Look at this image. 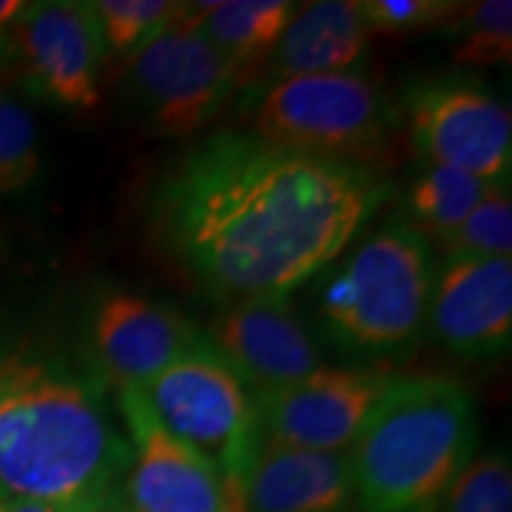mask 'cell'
<instances>
[{"instance_id":"cell-29","label":"cell","mask_w":512,"mask_h":512,"mask_svg":"<svg viewBox=\"0 0 512 512\" xmlns=\"http://www.w3.org/2000/svg\"><path fill=\"white\" fill-rule=\"evenodd\" d=\"M124 512H128V510H124Z\"/></svg>"},{"instance_id":"cell-3","label":"cell","mask_w":512,"mask_h":512,"mask_svg":"<svg viewBox=\"0 0 512 512\" xmlns=\"http://www.w3.org/2000/svg\"><path fill=\"white\" fill-rule=\"evenodd\" d=\"M479 415L456 377H399L349 448L358 512H437L477 456Z\"/></svg>"},{"instance_id":"cell-18","label":"cell","mask_w":512,"mask_h":512,"mask_svg":"<svg viewBox=\"0 0 512 512\" xmlns=\"http://www.w3.org/2000/svg\"><path fill=\"white\" fill-rule=\"evenodd\" d=\"M501 183H486L479 178L451 169V166L425 164V169L408 188L406 219L422 235L444 240L467 219L472 209Z\"/></svg>"},{"instance_id":"cell-8","label":"cell","mask_w":512,"mask_h":512,"mask_svg":"<svg viewBox=\"0 0 512 512\" xmlns=\"http://www.w3.org/2000/svg\"><path fill=\"white\" fill-rule=\"evenodd\" d=\"M408 128L427 164L451 166L486 183H508L510 110L465 76L422 79L406 88Z\"/></svg>"},{"instance_id":"cell-13","label":"cell","mask_w":512,"mask_h":512,"mask_svg":"<svg viewBox=\"0 0 512 512\" xmlns=\"http://www.w3.org/2000/svg\"><path fill=\"white\" fill-rule=\"evenodd\" d=\"M427 325L441 347L467 361L508 354L512 259L446 256L437 261Z\"/></svg>"},{"instance_id":"cell-16","label":"cell","mask_w":512,"mask_h":512,"mask_svg":"<svg viewBox=\"0 0 512 512\" xmlns=\"http://www.w3.org/2000/svg\"><path fill=\"white\" fill-rule=\"evenodd\" d=\"M370 31L358 0L299 5L268 57L273 83L299 74L349 72L366 62Z\"/></svg>"},{"instance_id":"cell-26","label":"cell","mask_w":512,"mask_h":512,"mask_svg":"<svg viewBox=\"0 0 512 512\" xmlns=\"http://www.w3.org/2000/svg\"><path fill=\"white\" fill-rule=\"evenodd\" d=\"M24 8H27V3H22V0H0V31H10Z\"/></svg>"},{"instance_id":"cell-5","label":"cell","mask_w":512,"mask_h":512,"mask_svg":"<svg viewBox=\"0 0 512 512\" xmlns=\"http://www.w3.org/2000/svg\"><path fill=\"white\" fill-rule=\"evenodd\" d=\"M392 126L380 86L358 69L275 81L252 119V133L268 143L363 166L387 145Z\"/></svg>"},{"instance_id":"cell-14","label":"cell","mask_w":512,"mask_h":512,"mask_svg":"<svg viewBox=\"0 0 512 512\" xmlns=\"http://www.w3.org/2000/svg\"><path fill=\"white\" fill-rule=\"evenodd\" d=\"M93 349L117 389H143L207 335L188 318L136 292H110L93 311Z\"/></svg>"},{"instance_id":"cell-9","label":"cell","mask_w":512,"mask_h":512,"mask_svg":"<svg viewBox=\"0 0 512 512\" xmlns=\"http://www.w3.org/2000/svg\"><path fill=\"white\" fill-rule=\"evenodd\" d=\"M119 411L133 453L124 484L128 512H249L245 484L171 437L140 389H121Z\"/></svg>"},{"instance_id":"cell-27","label":"cell","mask_w":512,"mask_h":512,"mask_svg":"<svg viewBox=\"0 0 512 512\" xmlns=\"http://www.w3.org/2000/svg\"><path fill=\"white\" fill-rule=\"evenodd\" d=\"M12 53V41L10 31H0V64L5 62V57Z\"/></svg>"},{"instance_id":"cell-7","label":"cell","mask_w":512,"mask_h":512,"mask_svg":"<svg viewBox=\"0 0 512 512\" xmlns=\"http://www.w3.org/2000/svg\"><path fill=\"white\" fill-rule=\"evenodd\" d=\"M242 76L226 53L174 15L162 34L131 55L128 95L147 128L188 138L226 110Z\"/></svg>"},{"instance_id":"cell-6","label":"cell","mask_w":512,"mask_h":512,"mask_svg":"<svg viewBox=\"0 0 512 512\" xmlns=\"http://www.w3.org/2000/svg\"><path fill=\"white\" fill-rule=\"evenodd\" d=\"M171 437L245 484L261 446L256 401L209 339L140 389Z\"/></svg>"},{"instance_id":"cell-25","label":"cell","mask_w":512,"mask_h":512,"mask_svg":"<svg viewBox=\"0 0 512 512\" xmlns=\"http://www.w3.org/2000/svg\"><path fill=\"white\" fill-rule=\"evenodd\" d=\"M0 512H57L53 505L43 503V501H34V498H19V496H10L8 501L0 503Z\"/></svg>"},{"instance_id":"cell-10","label":"cell","mask_w":512,"mask_h":512,"mask_svg":"<svg viewBox=\"0 0 512 512\" xmlns=\"http://www.w3.org/2000/svg\"><path fill=\"white\" fill-rule=\"evenodd\" d=\"M399 377L361 366H318L278 392L254 396L261 439L304 451H349Z\"/></svg>"},{"instance_id":"cell-4","label":"cell","mask_w":512,"mask_h":512,"mask_svg":"<svg viewBox=\"0 0 512 512\" xmlns=\"http://www.w3.org/2000/svg\"><path fill=\"white\" fill-rule=\"evenodd\" d=\"M313 311L330 347L351 358L408 354L427 328L437 259L406 216H392L323 271Z\"/></svg>"},{"instance_id":"cell-11","label":"cell","mask_w":512,"mask_h":512,"mask_svg":"<svg viewBox=\"0 0 512 512\" xmlns=\"http://www.w3.org/2000/svg\"><path fill=\"white\" fill-rule=\"evenodd\" d=\"M31 88L67 110H93L110 50L93 5L83 0L27 3L10 29Z\"/></svg>"},{"instance_id":"cell-20","label":"cell","mask_w":512,"mask_h":512,"mask_svg":"<svg viewBox=\"0 0 512 512\" xmlns=\"http://www.w3.org/2000/svg\"><path fill=\"white\" fill-rule=\"evenodd\" d=\"M446 256L472 259H510L512 254V200L508 183L496 185L456 230L439 240Z\"/></svg>"},{"instance_id":"cell-19","label":"cell","mask_w":512,"mask_h":512,"mask_svg":"<svg viewBox=\"0 0 512 512\" xmlns=\"http://www.w3.org/2000/svg\"><path fill=\"white\" fill-rule=\"evenodd\" d=\"M460 41L456 62L460 67H494L512 62V3L510 0H482L465 3L456 24Z\"/></svg>"},{"instance_id":"cell-21","label":"cell","mask_w":512,"mask_h":512,"mask_svg":"<svg viewBox=\"0 0 512 512\" xmlns=\"http://www.w3.org/2000/svg\"><path fill=\"white\" fill-rule=\"evenodd\" d=\"M437 512H512V463L508 451L479 453L448 486Z\"/></svg>"},{"instance_id":"cell-12","label":"cell","mask_w":512,"mask_h":512,"mask_svg":"<svg viewBox=\"0 0 512 512\" xmlns=\"http://www.w3.org/2000/svg\"><path fill=\"white\" fill-rule=\"evenodd\" d=\"M204 335L252 396L278 392L320 366L316 339L294 313L290 294L235 299Z\"/></svg>"},{"instance_id":"cell-22","label":"cell","mask_w":512,"mask_h":512,"mask_svg":"<svg viewBox=\"0 0 512 512\" xmlns=\"http://www.w3.org/2000/svg\"><path fill=\"white\" fill-rule=\"evenodd\" d=\"M91 5L107 50L117 55L138 53L169 27L178 8L169 0H95Z\"/></svg>"},{"instance_id":"cell-23","label":"cell","mask_w":512,"mask_h":512,"mask_svg":"<svg viewBox=\"0 0 512 512\" xmlns=\"http://www.w3.org/2000/svg\"><path fill=\"white\" fill-rule=\"evenodd\" d=\"M41 169L36 124L29 110L0 93V195L17 192Z\"/></svg>"},{"instance_id":"cell-1","label":"cell","mask_w":512,"mask_h":512,"mask_svg":"<svg viewBox=\"0 0 512 512\" xmlns=\"http://www.w3.org/2000/svg\"><path fill=\"white\" fill-rule=\"evenodd\" d=\"M387 195L370 166L219 131L166 169L152 209L169 252L235 302L290 294L328 271Z\"/></svg>"},{"instance_id":"cell-28","label":"cell","mask_w":512,"mask_h":512,"mask_svg":"<svg viewBox=\"0 0 512 512\" xmlns=\"http://www.w3.org/2000/svg\"><path fill=\"white\" fill-rule=\"evenodd\" d=\"M8 498H10V494H8V491L3 489V486H0V503H3V501H8Z\"/></svg>"},{"instance_id":"cell-15","label":"cell","mask_w":512,"mask_h":512,"mask_svg":"<svg viewBox=\"0 0 512 512\" xmlns=\"http://www.w3.org/2000/svg\"><path fill=\"white\" fill-rule=\"evenodd\" d=\"M249 512H358L349 451H304L261 439L245 479Z\"/></svg>"},{"instance_id":"cell-2","label":"cell","mask_w":512,"mask_h":512,"mask_svg":"<svg viewBox=\"0 0 512 512\" xmlns=\"http://www.w3.org/2000/svg\"><path fill=\"white\" fill-rule=\"evenodd\" d=\"M131 444L100 382L0 351V486L57 512H124Z\"/></svg>"},{"instance_id":"cell-24","label":"cell","mask_w":512,"mask_h":512,"mask_svg":"<svg viewBox=\"0 0 512 512\" xmlns=\"http://www.w3.org/2000/svg\"><path fill=\"white\" fill-rule=\"evenodd\" d=\"M370 36H408L432 29H451L465 3L456 0H361Z\"/></svg>"},{"instance_id":"cell-17","label":"cell","mask_w":512,"mask_h":512,"mask_svg":"<svg viewBox=\"0 0 512 512\" xmlns=\"http://www.w3.org/2000/svg\"><path fill=\"white\" fill-rule=\"evenodd\" d=\"M297 8L290 0H200L178 3L176 17L247 72L268 62Z\"/></svg>"}]
</instances>
